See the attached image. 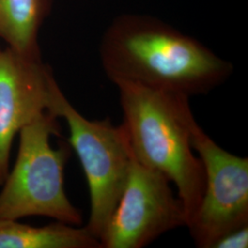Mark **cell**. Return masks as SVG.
Returning <instances> with one entry per match:
<instances>
[{"label": "cell", "instance_id": "obj_2", "mask_svg": "<svg viewBox=\"0 0 248 248\" xmlns=\"http://www.w3.org/2000/svg\"><path fill=\"white\" fill-rule=\"evenodd\" d=\"M124 121L122 126L135 160L162 174L177 188L187 225L202 201L203 167L191 142L195 121L186 96L127 81H116Z\"/></svg>", "mask_w": 248, "mask_h": 248}, {"label": "cell", "instance_id": "obj_9", "mask_svg": "<svg viewBox=\"0 0 248 248\" xmlns=\"http://www.w3.org/2000/svg\"><path fill=\"white\" fill-rule=\"evenodd\" d=\"M48 0H0V38L9 48L29 57H40L38 32Z\"/></svg>", "mask_w": 248, "mask_h": 248}, {"label": "cell", "instance_id": "obj_5", "mask_svg": "<svg viewBox=\"0 0 248 248\" xmlns=\"http://www.w3.org/2000/svg\"><path fill=\"white\" fill-rule=\"evenodd\" d=\"M191 142L203 167L205 187L187 229L196 247L211 248L227 232L248 224V158L222 149L196 120Z\"/></svg>", "mask_w": 248, "mask_h": 248}, {"label": "cell", "instance_id": "obj_6", "mask_svg": "<svg viewBox=\"0 0 248 248\" xmlns=\"http://www.w3.org/2000/svg\"><path fill=\"white\" fill-rule=\"evenodd\" d=\"M187 224L182 201L171 182L133 157L128 177L106 227L101 248H142L162 234Z\"/></svg>", "mask_w": 248, "mask_h": 248}, {"label": "cell", "instance_id": "obj_3", "mask_svg": "<svg viewBox=\"0 0 248 248\" xmlns=\"http://www.w3.org/2000/svg\"><path fill=\"white\" fill-rule=\"evenodd\" d=\"M57 117L49 111L38 116L19 132L17 161L0 192V220L42 216L80 225L82 216L64 191L63 171L69 146L51 145L58 135Z\"/></svg>", "mask_w": 248, "mask_h": 248}, {"label": "cell", "instance_id": "obj_8", "mask_svg": "<svg viewBox=\"0 0 248 248\" xmlns=\"http://www.w3.org/2000/svg\"><path fill=\"white\" fill-rule=\"evenodd\" d=\"M0 248H101L85 227L56 222L42 227L0 220Z\"/></svg>", "mask_w": 248, "mask_h": 248}, {"label": "cell", "instance_id": "obj_1", "mask_svg": "<svg viewBox=\"0 0 248 248\" xmlns=\"http://www.w3.org/2000/svg\"><path fill=\"white\" fill-rule=\"evenodd\" d=\"M101 62L113 83L127 81L190 98L227 79L230 62L190 36L155 18L124 15L108 28Z\"/></svg>", "mask_w": 248, "mask_h": 248}, {"label": "cell", "instance_id": "obj_10", "mask_svg": "<svg viewBox=\"0 0 248 248\" xmlns=\"http://www.w3.org/2000/svg\"><path fill=\"white\" fill-rule=\"evenodd\" d=\"M248 248V224L229 231L213 243L211 248Z\"/></svg>", "mask_w": 248, "mask_h": 248}, {"label": "cell", "instance_id": "obj_4", "mask_svg": "<svg viewBox=\"0 0 248 248\" xmlns=\"http://www.w3.org/2000/svg\"><path fill=\"white\" fill-rule=\"evenodd\" d=\"M48 111L63 119L68 126V141L79 158L89 186L90 213L86 227L99 240L122 195L132 163L124 128L108 119L85 118L57 83L51 93Z\"/></svg>", "mask_w": 248, "mask_h": 248}, {"label": "cell", "instance_id": "obj_7", "mask_svg": "<svg viewBox=\"0 0 248 248\" xmlns=\"http://www.w3.org/2000/svg\"><path fill=\"white\" fill-rule=\"evenodd\" d=\"M56 83L40 57L25 56L9 47L0 50V186L9 174L15 136L48 111Z\"/></svg>", "mask_w": 248, "mask_h": 248}]
</instances>
